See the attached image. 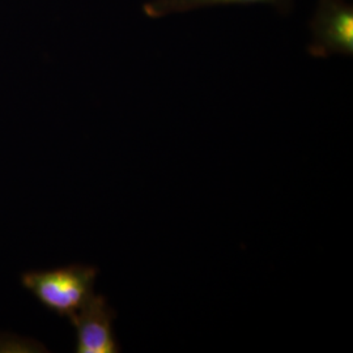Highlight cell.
<instances>
[{"label": "cell", "mask_w": 353, "mask_h": 353, "mask_svg": "<svg viewBox=\"0 0 353 353\" xmlns=\"http://www.w3.org/2000/svg\"><path fill=\"white\" fill-rule=\"evenodd\" d=\"M97 275L96 267L75 263L28 271L21 275V284L45 309L71 319L94 293Z\"/></svg>", "instance_id": "6da1fadb"}, {"label": "cell", "mask_w": 353, "mask_h": 353, "mask_svg": "<svg viewBox=\"0 0 353 353\" xmlns=\"http://www.w3.org/2000/svg\"><path fill=\"white\" fill-rule=\"evenodd\" d=\"M309 52L316 58L353 55V7L345 0H319L310 24Z\"/></svg>", "instance_id": "7a4b0ae2"}, {"label": "cell", "mask_w": 353, "mask_h": 353, "mask_svg": "<svg viewBox=\"0 0 353 353\" xmlns=\"http://www.w3.org/2000/svg\"><path fill=\"white\" fill-rule=\"evenodd\" d=\"M115 312L101 294H92L70 321L75 327L77 353H118L121 345L114 334Z\"/></svg>", "instance_id": "3957f363"}, {"label": "cell", "mask_w": 353, "mask_h": 353, "mask_svg": "<svg viewBox=\"0 0 353 353\" xmlns=\"http://www.w3.org/2000/svg\"><path fill=\"white\" fill-rule=\"evenodd\" d=\"M290 0H150L143 6V12L150 19H163L178 13L191 12L201 8L227 4H265L284 8Z\"/></svg>", "instance_id": "277c9868"}]
</instances>
